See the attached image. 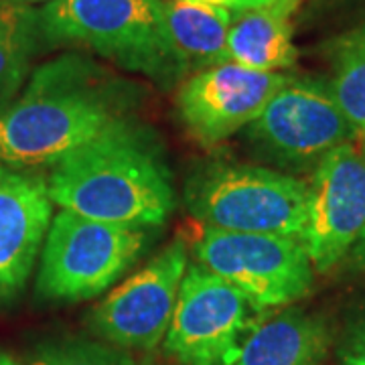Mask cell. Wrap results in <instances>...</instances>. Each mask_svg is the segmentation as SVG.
<instances>
[{
  "label": "cell",
  "mask_w": 365,
  "mask_h": 365,
  "mask_svg": "<svg viewBox=\"0 0 365 365\" xmlns=\"http://www.w3.org/2000/svg\"><path fill=\"white\" fill-rule=\"evenodd\" d=\"M140 88L88 55L66 53L33 71L0 110V163L35 170L57 165L91 138L134 116Z\"/></svg>",
  "instance_id": "6da1fadb"
},
{
  "label": "cell",
  "mask_w": 365,
  "mask_h": 365,
  "mask_svg": "<svg viewBox=\"0 0 365 365\" xmlns=\"http://www.w3.org/2000/svg\"><path fill=\"white\" fill-rule=\"evenodd\" d=\"M45 179L57 207L98 222L150 230L177 205L165 146L134 116L69 153Z\"/></svg>",
  "instance_id": "7a4b0ae2"
},
{
  "label": "cell",
  "mask_w": 365,
  "mask_h": 365,
  "mask_svg": "<svg viewBox=\"0 0 365 365\" xmlns=\"http://www.w3.org/2000/svg\"><path fill=\"white\" fill-rule=\"evenodd\" d=\"M39 19L51 45L83 47L163 86L185 78L167 31L165 0H53Z\"/></svg>",
  "instance_id": "3957f363"
},
{
  "label": "cell",
  "mask_w": 365,
  "mask_h": 365,
  "mask_svg": "<svg viewBox=\"0 0 365 365\" xmlns=\"http://www.w3.org/2000/svg\"><path fill=\"white\" fill-rule=\"evenodd\" d=\"M182 201L205 230L300 237L309 182L266 165L217 158L189 173Z\"/></svg>",
  "instance_id": "277c9868"
},
{
  "label": "cell",
  "mask_w": 365,
  "mask_h": 365,
  "mask_svg": "<svg viewBox=\"0 0 365 365\" xmlns=\"http://www.w3.org/2000/svg\"><path fill=\"white\" fill-rule=\"evenodd\" d=\"M148 244L146 227L98 222L59 209L41 248L37 292L57 302L96 299L130 272Z\"/></svg>",
  "instance_id": "5b68a950"
},
{
  "label": "cell",
  "mask_w": 365,
  "mask_h": 365,
  "mask_svg": "<svg viewBox=\"0 0 365 365\" xmlns=\"http://www.w3.org/2000/svg\"><path fill=\"white\" fill-rule=\"evenodd\" d=\"M246 138L274 169L294 177L313 173L335 148L357 143L331 86L323 79L294 76L287 79L246 128Z\"/></svg>",
  "instance_id": "8992f818"
},
{
  "label": "cell",
  "mask_w": 365,
  "mask_h": 365,
  "mask_svg": "<svg viewBox=\"0 0 365 365\" xmlns=\"http://www.w3.org/2000/svg\"><path fill=\"white\" fill-rule=\"evenodd\" d=\"M199 266L217 274L260 311H278L313 288L314 268L300 237L205 230L193 244Z\"/></svg>",
  "instance_id": "52a82bcc"
},
{
  "label": "cell",
  "mask_w": 365,
  "mask_h": 365,
  "mask_svg": "<svg viewBox=\"0 0 365 365\" xmlns=\"http://www.w3.org/2000/svg\"><path fill=\"white\" fill-rule=\"evenodd\" d=\"M264 314L217 274L189 262L163 349L179 365H232Z\"/></svg>",
  "instance_id": "ba28073f"
},
{
  "label": "cell",
  "mask_w": 365,
  "mask_h": 365,
  "mask_svg": "<svg viewBox=\"0 0 365 365\" xmlns=\"http://www.w3.org/2000/svg\"><path fill=\"white\" fill-rule=\"evenodd\" d=\"M187 268V244L175 237L91 311L93 337L126 351H153L169 331Z\"/></svg>",
  "instance_id": "9c48e42d"
},
{
  "label": "cell",
  "mask_w": 365,
  "mask_h": 365,
  "mask_svg": "<svg viewBox=\"0 0 365 365\" xmlns=\"http://www.w3.org/2000/svg\"><path fill=\"white\" fill-rule=\"evenodd\" d=\"M307 222L300 235L314 272L347 258L365 230V150L357 143L329 153L309 179Z\"/></svg>",
  "instance_id": "30bf717a"
},
{
  "label": "cell",
  "mask_w": 365,
  "mask_h": 365,
  "mask_svg": "<svg viewBox=\"0 0 365 365\" xmlns=\"http://www.w3.org/2000/svg\"><path fill=\"white\" fill-rule=\"evenodd\" d=\"M288 78L232 61L201 69L185 78L177 91V116L195 143L215 146L246 130Z\"/></svg>",
  "instance_id": "8fae6325"
},
{
  "label": "cell",
  "mask_w": 365,
  "mask_h": 365,
  "mask_svg": "<svg viewBox=\"0 0 365 365\" xmlns=\"http://www.w3.org/2000/svg\"><path fill=\"white\" fill-rule=\"evenodd\" d=\"M47 179L0 163V300L25 288L53 220Z\"/></svg>",
  "instance_id": "7c38bea8"
},
{
  "label": "cell",
  "mask_w": 365,
  "mask_h": 365,
  "mask_svg": "<svg viewBox=\"0 0 365 365\" xmlns=\"http://www.w3.org/2000/svg\"><path fill=\"white\" fill-rule=\"evenodd\" d=\"M331 345L325 317L284 307L262 317L232 365H323Z\"/></svg>",
  "instance_id": "4fadbf2b"
},
{
  "label": "cell",
  "mask_w": 365,
  "mask_h": 365,
  "mask_svg": "<svg viewBox=\"0 0 365 365\" xmlns=\"http://www.w3.org/2000/svg\"><path fill=\"white\" fill-rule=\"evenodd\" d=\"M300 0H274L260 9L234 11L227 33V57L232 63L284 73L297 63L292 14Z\"/></svg>",
  "instance_id": "5bb4252c"
},
{
  "label": "cell",
  "mask_w": 365,
  "mask_h": 365,
  "mask_svg": "<svg viewBox=\"0 0 365 365\" xmlns=\"http://www.w3.org/2000/svg\"><path fill=\"white\" fill-rule=\"evenodd\" d=\"M234 11L193 0H165V21L185 76L230 63L227 33Z\"/></svg>",
  "instance_id": "9a60e30c"
},
{
  "label": "cell",
  "mask_w": 365,
  "mask_h": 365,
  "mask_svg": "<svg viewBox=\"0 0 365 365\" xmlns=\"http://www.w3.org/2000/svg\"><path fill=\"white\" fill-rule=\"evenodd\" d=\"M43 39L39 11L0 2V96L13 93L25 79Z\"/></svg>",
  "instance_id": "2e32d148"
},
{
  "label": "cell",
  "mask_w": 365,
  "mask_h": 365,
  "mask_svg": "<svg viewBox=\"0 0 365 365\" xmlns=\"http://www.w3.org/2000/svg\"><path fill=\"white\" fill-rule=\"evenodd\" d=\"M333 98L349 122L355 140L365 150V45L341 37L335 45Z\"/></svg>",
  "instance_id": "e0dca14e"
},
{
  "label": "cell",
  "mask_w": 365,
  "mask_h": 365,
  "mask_svg": "<svg viewBox=\"0 0 365 365\" xmlns=\"http://www.w3.org/2000/svg\"><path fill=\"white\" fill-rule=\"evenodd\" d=\"M33 365H140L130 351L114 347L102 339L61 337L43 343Z\"/></svg>",
  "instance_id": "ac0fdd59"
},
{
  "label": "cell",
  "mask_w": 365,
  "mask_h": 365,
  "mask_svg": "<svg viewBox=\"0 0 365 365\" xmlns=\"http://www.w3.org/2000/svg\"><path fill=\"white\" fill-rule=\"evenodd\" d=\"M337 355L343 365H365V317L345 329Z\"/></svg>",
  "instance_id": "d6986e66"
},
{
  "label": "cell",
  "mask_w": 365,
  "mask_h": 365,
  "mask_svg": "<svg viewBox=\"0 0 365 365\" xmlns=\"http://www.w3.org/2000/svg\"><path fill=\"white\" fill-rule=\"evenodd\" d=\"M345 260L351 262V266L355 270H359V272L365 274V230L359 235V240L353 244L351 252L347 254V258Z\"/></svg>",
  "instance_id": "ffe728a7"
},
{
  "label": "cell",
  "mask_w": 365,
  "mask_h": 365,
  "mask_svg": "<svg viewBox=\"0 0 365 365\" xmlns=\"http://www.w3.org/2000/svg\"><path fill=\"white\" fill-rule=\"evenodd\" d=\"M274 0H235L232 11H250V9H260V6H266Z\"/></svg>",
  "instance_id": "44dd1931"
},
{
  "label": "cell",
  "mask_w": 365,
  "mask_h": 365,
  "mask_svg": "<svg viewBox=\"0 0 365 365\" xmlns=\"http://www.w3.org/2000/svg\"><path fill=\"white\" fill-rule=\"evenodd\" d=\"M345 37H349V39L355 41V43H361V45H365V23L361 26H357V29L351 31V33H347Z\"/></svg>",
  "instance_id": "7402d4cb"
},
{
  "label": "cell",
  "mask_w": 365,
  "mask_h": 365,
  "mask_svg": "<svg viewBox=\"0 0 365 365\" xmlns=\"http://www.w3.org/2000/svg\"><path fill=\"white\" fill-rule=\"evenodd\" d=\"M0 2H11V4H23V6H33V4H49L53 0H0Z\"/></svg>",
  "instance_id": "603a6c76"
},
{
  "label": "cell",
  "mask_w": 365,
  "mask_h": 365,
  "mask_svg": "<svg viewBox=\"0 0 365 365\" xmlns=\"http://www.w3.org/2000/svg\"><path fill=\"white\" fill-rule=\"evenodd\" d=\"M193 2H203V4H213V6H225V9H232L235 0H193Z\"/></svg>",
  "instance_id": "cb8c5ba5"
},
{
  "label": "cell",
  "mask_w": 365,
  "mask_h": 365,
  "mask_svg": "<svg viewBox=\"0 0 365 365\" xmlns=\"http://www.w3.org/2000/svg\"><path fill=\"white\" fill-rule=\"evenodd\" d=\"M0 365H19V364L14 361L11 355H6V353L0 351Z\"/></svg>",
  "instance_id": "d4e9b609"
}]
</instances>
